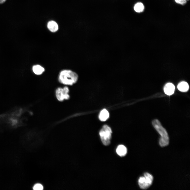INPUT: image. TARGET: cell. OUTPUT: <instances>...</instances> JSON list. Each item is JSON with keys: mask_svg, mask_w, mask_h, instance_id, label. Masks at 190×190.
Here are the masks:
<instances>
[{"mask_svg": "<svg viewBox=\"0 0 190 190\" xmlns=\"http://www.w3.org/2000/svg\"><path fill=\"white\" fill-rule=\"evenodd\" d=\"M78 75L70 70H63L59 73L58 80L61 83L66 86H72L78 81Z\"/></svg>", "mask_w": 190, "mask_h": 190, "instance_id": "obj_1", "label": "cell"}, {"mask_svg": "<svg viewBox=\"0 0 190 190\" xmlns=\"http://www.w3.org/2000/svg\"><path fill=\"white\" fill-rule=\"evenodd\" d=\"M152 124L154 127L161 136L159 140V144L160 146L164 147L168 146L169 142V138L165 129L162 126L159 121L157 119L153 120Z\"/></svg>", "mask_w": 190, "mask_h": 190, "instance_id": "obj_2", "label": "cell"}, {"mask_svg": "<svg viewBox=\"0 0 190 190\" xmlns=\"http://www.w3.org/2000/svg\"><path fill=\"white\" fill-rule=\"evenodd\" d=\"M112 134L111 129L106 125H104L100 130L99 136L102 142L104 145L107 146L110 144Z\"/></svg>", "mask_w": 190, "mask_h": 190, "instance_id": "obj_3", "label": "cell"}, {"mask_svg": "<svg viewBox=\"0 0 190 190\" xmlns=\"http://www.w3.org/2000/svg\"><path fill=\"white\" fill-rule=\"evenodd\" d=\"M144 175V176H141L139 178L138 183L141 189H146L152 185L153 177L152 175L148 173H145Z\"/></svg>", "mask_w": 190, "mask_h": 190, "instance_id": "obj_4", "label": "cell"}, {"mask_svg": "<svg viewBox=\"0 0 190 190\" xmlns=\"http://www.w3.org/2000/svg\"><path fill=\"white\" fill-rule=\"evenodd\" d=\"M70 92L69 87L67 86L62 87H58L55 91V97L58 101L62 102L69 99Z\"/></svg>", "mask_w": 190, "mask_h": 190, "instance_id": "obj_5", "label": "cell"}, {"mask_svg": "<svg viewBox=\"0 0 190 190\" xmlns=\"http://www.w3.org/2000/svg\"><path fill=\"white\" fill-rule=\"evenodd\" d=\"M175 87L172 83H168L166 84L164 88V91L165 93L168 95H171L173 94L174 92Z\"/></svg>", "mask_w": 190, "mask_h": 190, "instance_id": "obj_6", "label": "cell"}, {"mask_svg": "<svg viewBox=\"0 0 190 190\" xmlns=\"http://www.w3.org/2000/svg\"><path fill=\"white\" fill-rule=\"evenodd\" d=\"M127 150L126 147L122 145H118L116 149L117 153L121 157L125 156L127 154Z\"/></svg>", "mask_w": 190, "mask_h": 190, "instance_id": "obj_7", "label": "cell"}, {"mask_svg": "<svg viewBox=\"0 0 190 190\" xmlns=\"http://www.w3.org/2000/svg\"><path fill=\"white\" fill-rule=\"evenodd\" d=\"M47 26L48 29L51 32H55L58 29V26L57 23L53 21H50L47 24Z\"/></svg>", "mask_w": 190, "mask_h": 190, "instance_id": "obj_8", "label": "cell"}, {"mask_svg": "<svg viewBox=\"0 0 190 190\" xmlns=\"http://www.w3.org/2000/svg\"><path fill=\"white\" fill-rule=\"evenodd\" d=\"M109 114L108 111L105 109L102 110L99 114V118L102 121H106L109 118Z\"/></svg>", "mask_w": 190, "mask_h": 190, "instance_id": "obj_9", "label": "cell"}, {"mask_svg": "<svg viewBox=\"0 0 190 190\" xmlns=\"http://www.w3.org/2000/svg\"><path fill=\"white\" fill-rule=\"evenodd\" d=\"M177 87L178 89L182 92H187L189 88V86L188 83L184 81L182 82L179 83Z\"/></svg>", "mask_w": 190, "mask_h": 190, "instance_id": "obj_10", "label": "cell"}, {"mask_svg": "<svg viewBox=\"0 0 190 190\" xmlns=\"http://www.w3.org/2000/svg\"><path fill=\"white\" fill-rule=\"evenodd\" d=\"M32 70L36 75H40L45 71V69L44 67L40 65H36L33 66Z\"/></svg>", "mask_w": 190, "mask_h": 190, "instance_id": "obj_11", "label": "cell"}, {"mask_svg": "<svg viewBox=\"0 0 190 190\" xmlns=\"http://www.w3.org/2000/svg\"><path fill=\"white\" fill-rule=\"evenodd\" d=\"M144 7L142 3L138 2L136 4L134 7L135 11L137 12H140L143 11L144 10Z\"/></svg>", "mask_w": 190, "mask_h": 190, "instance_id": "obj_12", "label": "cell"}, {"mask_svg": "<svg viewBox=\"0 0 190 190\" xmlns=\"http://www.w3.org/2000/svg\"><path fill=\"white\" fill-rule=\"evenodd\" d=\"M33 188L34 190H42L43 189V187L41 184L37 183L34 186Z\"/></svg>", "mask_w": 190, "mask_h": 190, "instance_id": "obj_13", "label": "cell"}, {"mask_svg": "<svg viewBox=\"0 0 190 190\" xmlns=\"http://www.w3.org/2000/svg\"><path fill=\"white\" fill-rule=\"evenodd\" d=\"M175 2L178 4L184 5L186 3V0H175Z\"/></svg>", "mask_w": 190, "mask_h": 190, "instance_id": "obj_14", "label": "cell"}, {"mask_svg": "<svg viewBox=\"0 0 190 190\" xmlns=\"http://www.w3.org/2000/svg\"><path fill=\"white\" fill-rule=\"evenodd\" d=\"M7 0H0V4H2L6 2Z\"/></svg>", "mask_w": 190, "mask_h": 190, "instance_id": "obj_15", "label": "cell"}, {"mask_svg": "<svg viewBox=\"0 0 190 190\" xmlns=\"http://www.w3.org/2000/svg\"></svg>", "mask_w": 190, "mask_h": 190, "instance_id": "obj_16", "label": "cell"}]
</instances>
